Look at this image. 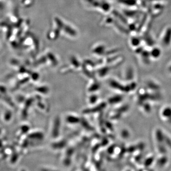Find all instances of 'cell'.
Returning a JSON list of instances; mask_svg holds the SVG:
<instances>
[{"label": "cell", "mask_w": 171, "mask_h": 171, "mask_svg": "<svg viewBox=\"0 0 171 171\" xmlns=\"http://www.w3.org/2000/svg\"><path fill=\"white\" fill-rule=\"evenodd\" d=\"M161 116L168 123H171V107L170 106L165 107L161 110Z\"/></svg>", "instance_id": "obj_3"}, {"label": "cell", "mask_w": 171, "mask_h": 171, "mask_svg": "<svg viewBox=\"0 0 171 171\" xmlns=\"http://www.w3.org/2000/svg\"><path fill=\"white\" fill-rule=\"evenodd\" d=\"M150 57L152 60H157L162 55V51L161 47L158 46H153L151 49H149Z\"/></svg>", "instance_id": "obj_2"}, {"label": "cell", "mask_w": 171, "mask_h": 171, "mask_svg": "<svg viewBox=\"0 0 171 171\" xmlns=\"http://www.w3.org/2000/svg\"><path fill=\"white\" fill-rule=\"evenodd\" d=\"M161 47L167 49L171 46V26L166 27L161 34L159 38Z\"/></svg>", "instance_id": "obj_1"}, {"label": "cell", "mask_w": 171, "mask_h": 171, "mask_svg": "<svg viewBox=\"0 0 171 171\" xmlns=\"http://www.w3.org/2000/svg\"><path fill=\"white\" fill-rule=\"evenodd\" d=\"M141 42H142V40L138 37H134L132 39L131 43L133 47H134L135 48H138V47L140 46L141 45Z\"/></svg>", "instance_id": "obj_5"}, {"label": "cell", "mask_w": 171, "mask_h": 171, "mask_svg": "<svg viewBox=\"0 0 171 171\" xmlns=\"http://www.w3.org/2000/svg\"><path fill=\"white\" fill-rule=\"evenodd\" d=\"M140 56L141 61L145 64H149L150 60H152L150 57V52L149 50L144 49L143 52L139 54Z\"/></svg>", "instance_id": "obj_4"}, {"label": "cell", "mask_w": 171, "mask_h": 171, "mask_svg": "<svg viewBox=\"0 0 171 171\" xmlns=\"http://www.w3.org/2000/svg\"><path fill=\"white\" fill-rule=\"evenodd\" d=\"M167 70H168V72L170 74H171V62L168 65V67H167Z\"/></svg>", "instance_id": "obj_6"}]
</instances>
